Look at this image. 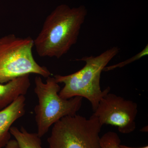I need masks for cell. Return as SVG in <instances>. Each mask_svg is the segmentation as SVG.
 Instances as JSON below:
<instances>
[{
	"label": "cell",
	"instance_id": "cell-2",
	"mask_svg": "<svg viewBox=\"0 0 148 148\" xmlns=\"http://www.w3.org/2000/svg\"><path fill=\"white\" fill-rule=\"evenodd\" d=\"M119 51L117 47H114L97 56H85L77 59V61L85 62V65L82 69L71 75H54L56 82L64 84L58 93L59 96L65 99L76 96L86 98L91 103L94 112L101 99L110 90V87L101 90V73Z\"/></svg>",
	"mask_w": 148,
	"mask_h": 148
},
{
	"label": "cell",
	"instance_id": "cell-7",
	"mask_svg": "<svg viewBox=\"0 0 148 148\" xmlns=\"http://www.w3.org/2000/svg\"><path fill=\"white\" fill-rule=\"evenodd\" d=\"M26 98L20 95L9 106L0 110V148L5 147L11 140L10 129L25 113Z\"/></svg>",
	"mask_w": 148,
	"mask_h": 148
},
{
	"label": "cell",
	"instance_id": "cell-3",
	"mask_svg": "<svg viewBox=\"0 0 148 148\" xmlns=\"http://www.w3.org/2000/svg\"><path fill=\"white\" fill-rule=\"evenodd\" d=\"M35 84L34 90L38 99V103L34 108L35 120L37 133L41 138L51 125L62 118L77 114L81 108L83 98H61L58 94L61 88L54 77H48L45 83L40 77L37 76Z\"/></svg>",
	"mask_w": 148,
	"mask_h": 148
},
{
	"label": "cell",
	"instance_id": "cell-8",
	"mask_svg": "<svg viewBox=\"0 0 148 148\" xmlns=\"http://www.w3.org/2000/svg\"><path fill=\"white\" fill-rule=\"evenodd\" d=\"M30 86L29 75L18 77L6 83H0V110L9 106L20 95H26Z\"/></svg>",
	"mask_w": 148,
	"mask_h": 148
},
{
	"label": "cell",
	"instance_id": "cell-10",
	"mask_svg": "<svg viewBox=\"0 0 148 148\" xmlns=\"http://www.w3.org/2000/svg\"><path fill=\"white\" fill-rule=\"evenodd\" d=\"M121 140L118 135L114 132L109 131L100 138V144L102 148H121Z\"/></svg>",
	"mask_w": 148,
	"mask_h": 148
},
{
	"label": "cell",
	"instance_id": "cell-5",
	"mask_svg": "<svg viewBox=\"0 0 148 148\" xmlns=\"http://www.w3.org/2000/svg\"><path fill=\"white\" fill-rule=\"evenodd\" d=\"M102 127L92 115L89 119L77 114L64 117L53 124L49 148H102Z\"/></svg>",
	"mask_w": 148,
	"mask_h": 148
},
{
	"label": "cell",
	"instance_id": "cell-9",
	"mask_svg": "<svg viewBox=\"0 0 148 148\" xmlns=\"http://www.w3.org/2000/svg\"><path fill=\"white\" fill-rule=\"evenodd\" d=\"M10 132L19 148H43L41 138L37 133H30L24 127L19 130L15 126L11 127Z\"/></svg>",
	"mask_w": 148,
	"mask_h": 148
},
{
	"label": "cell",
	"instance_id": "cell-13",
	"mask_svg": "<svg viewBox=\"0 0 148 148\" xmlns=\"http://www.w3.org/2000/svg\"><path fill=\"white\" fill-rule=\"evenodd\" d=\"M119 146L121 148H148V146L147 145L142 147L139 148L131 147H127V146L121 145V144Z\"/></svg>",
	"mask_w": 148,
	"mask_h": 148
},
{
	"label": "cell",
	"instance_id": "cell-6",
	"mask_svg": "<svg viewBox=\"0 0 148 148\" xmlns=\"http://www.w3.org/2000/svg\"><path fill=\"white\" fill-rule=\"evenodd\" d=\"M138 112L137 103L109 92L101 99L92 115L102 126L110 125L117 127L119 132L129 134L136 128Z\"/></svg>",
	"mask_w": 148,
	"mask_h": 148
},
{
	"label": "cell",
	"instance_id": "cell-4",
	"mask_svg": "<svg viewBox=\"0 0 148 148\" xmlns=\"http://www.w3.org/2000/svg\"><path fill=\"white\" fill-rule=\"evenodd\" d=\"M34 39L11 34L0 38V83L5 84L18 77L34 74L44 77L51 73L37 63L32 50Z\"/></svg>",
	"mask_w": 148,
	"mask_h": 148
},
{
	"label": "cell",
	"instance_id": "cell-12",
	"mask_svg": "<svg viewBox=\"0 0 148 148\" xmlns=\"http://www.w3.org/2000/svg\"><path fill=\"white\" fill-rule=\"evenodd\" d=\"M5 148H19L18 144L15 140H10L5 147Z\"/></svg>",
	"mask_w": 148,
	"mask_h": 148
},
{
	"label": "cell",
	"instance_id": "cell-1",
	"mask_svg": "<svg viewBox=\"0 0 148 148\" xmlns=\"http://www.w3.org/2000/svg\"><path fill=\"white\" fill-rule=\"evenodd\" d=\"M87 14L84 5L71 8L56 7L46 18L41 30L34 39V47L41 57L61 58L75 44Z\"/></svg>",
	"mask_w": 148,
	"mask_h": 148
},
{
	"label": "cell",
	"instance_id": "cell-11",
	"mask_svg": "<svg viewBox=\"0 0 148 148\" xmlns=\"http://www.w3.org/2000/svg\"><path fill=\"white\" fill-rule=\"evenodd\" d=\"M148 54V46L147 45L143 49L142 51H140L138 54H136L134 56L127 59L123 62H121V63H118V64H115V65H112V66H106L103 69V71L107 72L109 71H112L114 69H116V68H121L124 67L126 65H128L130 64H131L132 62L134 61H137L139 60L140 58L147 55Z\"/></svg>",
	"mask_w": 148,
	"mask_h": 148
}]
</instances>
